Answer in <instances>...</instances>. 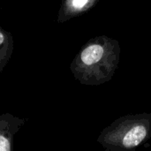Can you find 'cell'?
<instances>
[{
	"instance_id": "cell-1",
	"label": "cell",
	"mask_w": 151,
	"mask_h": 151,
	"mask_svg": "<svg viewBox=\"0 0 151 151\" xmlns=\"http://www.w3.org/2000/svg\"><path fill=\"white\" fill-rule=\"evenodd\" d=\"M118 123V122H117ZM149 121L133 119L114 124L108 133H104V143L120 150H129L139 146L149 135Z\"/></svg>"
},
{
	"instance_id": "cell-2",
	"label": "cell",
	"mask_w": 151,
	"mask_h": 151,
	"mask_svg": "<svg viewBox=\"0 0 151 151\" xmlns=\"http://www.w3.org/2000/svg\"><path fill=\"white\" fill-rule=\"evenodd\" d=\"M105 55V50L101 43L94 42L83 49L81 53V61L86 66L93 67L95 64L101 61Z\"/></svg>"
},
{
	"instance_id": "cell-3",
	"label": "cell",
	"mask_w": 151,
	"mask_h": 151,
	"mask_svg": "<svg viewBox=\"0 0 151 151\" xmlns=\"http://www.w3.org/2000/svg\"><path fill=\"white\" fill-rule=\"evenodd\" d=\"M10 150V144L6 138L0 135V151Z\"/></svg>"
},
{
	"instance_id": "cell-4",
	"label": "cell",
	"mask_w": 151,
	"mask_h": 151,
	"mask_svg": "<svg viewBox=\"0 0 151 151\" xmlns=\"http://www.w3.org/2000/svg\"><path fill=\"white\" fill-rule=\"evenodd\" d=\"M88 2V0H72L73 5L77 9L83 8L87 4Z\"/></svg>"
},
{
	"instance_id": "cell-5",
	"label": "cell",
	"mask_w": 151,
	"mask_h": 151,
	"mask_svg": "<svg viewBox=\"0 0 151 151\" xmlns=\"http://www.w3.org/2000/svg\"><path fill=\"white\" fill-rule=\"evenodd\" d=\"M4 40V37L3 34H2V33L0 32V44H1V43H3Z\"/></svg>"
}]
</instances>
